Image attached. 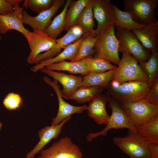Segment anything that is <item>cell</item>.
<instances>
[{
    "instance_id": "cell-15",
    "label": "cell",
    "mask_w": 158,
    "mask_h": 158,
    "mask_svg": "<svg viewBox=\"0 0 158 158\" xmlns=\"http://www.w3.org/2000/svg\"><path fill=\"white\" fill-rule=\"evenodd\" d=\"M41 71L53 78L62 85L61 95L68 99L73 92L80 87L83 80L81 76H75L47 69L45 67Z\"/></svg>"
},
{
    "instance_id": "cell-25",
    "label": "cell",
    "mask_w": 158,
    "mask_h": 158,
    "mask_svg": "<svg viewBox=\"0 0 158 158\" xmlns=\"http://www.w3.org/2000/svg\"><path fill=\"white\" fill-rule=\"evenodd\" d=\"M92 5L93 0H89L76 21L75 25L80 28L84 34L93 32L95 30Z\"/></svg>"
},
{
    "instance_id": "cell-4",
    "label": "cell",
    "mask_w": 158,
    "mask_h": 158,
    "mask_svg": "<svg viewBox=\"0 0 158 158\" xmlns=\"http://www.w3.org/2000/svg\"><path fill=\"white\" fill-rule=\"evenodd\" d=\"M108 106L111 110V114L105 128L102 131L96 133H90L86 137V140L91 141L100 135L106 136L108 131L112 129H118L127 128L135 132H138L133 126L128 115L119 102L111 97L108 94Z\"/></svg>"
},
{
    "instance_id": "cell-2",
    "label": "cell",
    "mask_w": 158,
    "mask_h": 158,
    "mask_svg": "<svg viewBox=\"0 0 158 158\" xmlns=\"http://www.w3.org/2000/svg\"><path fill=\"white\" fill-rule=\"evenodd\" d=\"M118 102L137 131L158 115V106L149 103L145 98L132 102Z\"/></svg>"
},
{
    "instance_id": "cell-14",
    "label": "cell",
    "mask_w": 158,
    "mask_h": 158,
    "mask_svg": "<svg viewBox=\"0 0 158 158\" xmlns=\"http://www.w3.org/2000/svg\"><path fill=\"white\" fill-rule=\"evenodd\" d=\"M23 7L19 4L15 5L13 11L5 15L0 14V33H6L10 30H16L23 34L27 39H29L31 32L23 25Z\"/></svg>"
},
{
    "instance_id": "cell-13",
    "label": "cell",
    "mask_w": 158,
    "mask_h": 158,
    "mask_svg": "<svg viewBox=\"0 0 158 158\" xmlns=\"http://www.w3.org/2000/svg\"><path fill=\"white\" fill-rule=\"evenodd\" d=\"M27 41L31 51L27 61L31 64L35 63L37 56L41 53L52 49L56 43V40L51 38L45 32L37 30L31 32Z\"/></svg>"
},
{
    "instance_id": "cell-39",
    "label": "cell",
    "mask_w": 158,
    "mask_h": 158,
    "mask_svg": "<svg viewBox=\"0 0 158 158\" xmlns=\"http://www.w3.org/2000/svg\"><path fill=\"white\" fill-rule=\"evenodd\" d=\"M37 158H47L44 156L40 155V156L38 157Z\"/></svg>"
},
{
    "instance_id": "cell-40",
    "label": "cell",
    "mask_w": 158,
    "mask_h": 158,
    "mask_svg": "<svg viewBox=\"0 0 158 158\" xmlns=\"http://www.w3.org/2000/svg\"><path fill=\"white\" fill-rule=\"evenodd\" d=\"M1 40V35H0V42Z\"/></svg>"
},
{
    "instance_id": "cell-1",
    "label": "cell",
    "mask_w": 158,
    "mask_h": 158,
    "mask_svg": "<svg viewBox=\"0 0 158 158\" xmlns=\"http://www.w3.org/2000/svg\"><path fill=\"white\" fill-rule=\"evenodd\" d=\"M122 56L115 69L113 79L120 83L132 81L149 82L147 75L138 61L126 50L119 47Z\"/></svg>"
},
{
    "instance_id": "cell-21",
    "label": "cell",
    "mask_w": 158,
    "mask_h": 158,
    "mask_svg": "<svg viewBox=\"0 0 158 158\" xmlns=\"http://www.w3.org/2000/svg\"><path fill=\"white\" fill-rule=\"evenodd\" d=\"M45 67L47 69L53 71H67L72 73L85 75L89 73L86 66L85 58L76 62L63 61L48 65Z\"/></svg>"
},
{
    "instance_id": "cell-18",
    "label": "cell",
    "mask_w": 158,
    "mask_h": 158,
    "mask_svg": "<svg viewBox=\"0 0 158 158\" xmlns=\"http://www.w3.org/2000/svg\"><path fill=\"white\" fill-rule=\"evenodd\" d=\"M108 102L107 95L101 94L89 102L87 109L88 115L98 125H106L108 121L110 116L107 113L106 107Z\"/></svg>"
},
{
    "instance_id": "cell-29",
    "label": "cell",
    "mask_w": 158,
    "mask_h": 158,
    "mask_svg": "<svg viewBox=\"0 0 158 158\" xmlns=\"http://www.w3.org/2000/svg\"><path fill=\"white\" fill-rule=\"evenodd\" d=\"M89 73H103L116 69L110 61L103 59L89 56L85 58Z\"/></svg>"
},
{
    "instance_id": "cell-30",
    "label": "cell",
    "mask_w": 158,
    "mask_h": 158,
    "mask_svg": "<svg viewBox=\"0 0 158 158\" xmlns=\"http://www.w3.org/2000/svg\"><path fill=\"white\" fill-rule=\"evenodd\" d=\"M138 132L149 141L158 144V115L152 118Z\"/></svg>"
},
{
    "instance_id": "cell-36",
    "label": "cell",
    "mask_w": 158,
    "mask_h": 158,
    "mask_svg": "<svg viewBox=\"0 0 158 158\" xmlns=\"http://www.w3.org/2000/svg\"><path fill=\"white\" fill-rule=\"evenodd\" d=\"M148 149L150 152V158H158V144L149 141Z\"/></svg>"
},
{
    "instance_id": "cell-3",
    "label": "cell",
    "mask_w": 158,
    "mask_h": 158,
    "mask_svg": "<svg viewBox=\"0 0 158 158\" xmlns=\"http://www.w3.org/2000/svg\"><path fill=\"white\" fill-rule=\"evenodd\" d=\"M114 143L130 158H150L149 141L138 132L128 130L124 137H115Z\"/></svg>"
},
{
    "instance_id": "cell-33",
    "label": "cell",
    "mask_w": 158,
    "mask_h": 158,
    "mask_svg": "<svg viewBox=\"0 0 158 158\" xmlns=\"http://www.w3.org/2000/svg\"><path fill=\"white\" fill-rule=\"evenodd\" d=\"M22 99L20 95L17 93L10 92L5 97L3 101L5 107L8 110H16L19 108Z\"/></svg>"
},
{
    "instance_id": "cell-11",
    "label": "cell",
    "mask_w": 158,
    "mask_h": 158,
    "mask_svg": "<svg viewBox=\"0 0 158 158\" xmlns=\"http://www.w3.org/2000/svg\"><path fill=\"white\" fill-rule=\"evenodd\" d=\"M65 2L64 0H54L53 4L51 7L40 13L35 16H31L23 10V24L30 26L33 31L45 32L51 23V18L53 16Z\"/></svg>"
},
{
    "instance_id": "cell-23",
    "label": "cell",
    "mask_w": 158,
    "mask_h": 158,
    "mask_svg": "<svg viewBox=\"0 0 158 158\" xmlns=\"http://www.w3.org/2000/svg\"><path fill=\"white\" fill-rule=\"evenodd\" d=\"M104 88L99 86L79 87L73 92L68 99L74 100L80 104L90 102L100 95Z\"/></svg>"
},
{
    "instance_id": "cell-26",
    "label": "cell",
    "mask_w": 158,
    "mask_h": 158,
    "mask_svg": "<svg viewBox=\"0 0 158 158\" xmlns=\"http://www.w3.org/2000/svg\"><path fill=\"white\" fill-rule=\"evenodd\" d=\"M89 0L72 1L66 12L64 30L68 31L75 25L77 20Z\"/></svg>"
},
{
    "instance_id": "cell-20",
    "label": "cell",
    "mask_w": 158,
    "mask_h": 158,
    "mask_svg": "<svg viewBox=\"0 0 158 158\" xmlns=\"http://www.w3.org/2000/svg\"><path fill=\"white\" fill-rule=\"evenodd\" d=\"M80 38L70 29L63 36L56 40V44L53 48L39 54L35 63L37 64L42 61L54 57L61 52L62 49H63L68 44Z\"/></svg>"
},
{
    "instance_id": "cell-19",
    "label": "cell",
    "mask_w": 158,
    "mask_h": 158,
    "mask_svg": "<svg viewBox=\"0 0 158 158\" xmlns=\"http://www.w3.org/2000/svg\"><path fill=\"white\" fill-rule=\"evenodd\" d=\"M83 35L78 40L68 44L63 49V51L54 57L40 61L32 67L31 70L35 72L50 64L67 59L70 61H72L78 52L80 44L83 37Z\"/></svg>"
},
{
    "instance_id": "cell-35",
    "label": "cell",
    "mask_w": 158,
    "mask_h": 158,
    "mask_svg": "<svg viewBox=\"0 0 158 158\" xmlns=\"http://www.w3.org/2000/svg\"><path fill=\"white\" fill-rule=\"evenodd\" d=\"M13 6L9 0H0V14L5 15L11 12Z\"/></svg>"
},
{
    "instance_id": "cell-9",
    "label": "cell",
    "mask_w": 158,
    "mask_h": 158,
    "mask_svg": "<svg viewBox=\"0 0 158 158\" xmlns=\"http://www.w3.org/2000/svg\"><path fill=\"white\" fill-rule=\"evenodd\" d=\"M92 11L97 23L93 32L97 36H100L114 24V12L110 0H93Z\"/></svg>"
},
{
    "instance_id": "cell-16",
    "label": "cell",
    "mask_w": 158,
    "mask_h": 158,
    "mask_svg": "<svg viewBox=\"0 0 158 158\" xmlns=\"http://www.w3.org/2000/svg\"><path fill=\"white\" fill-rule=\"evenodd\" d=\"M71 118V116L62 121L56 125L46 126L38 132L40 140L34 148L28 152L25 158H34L35 155L42 150L44 147L53 139H56L60 134L64 125Z\"/></svg>"
},
{
    "instance_id": "cell-24",
    "label": "cell",
    "mask_w": 158,
    "mask_h": 158,
    "mask_svg": "<svg viewBox=\"0 0 158 158\" xmlns=\"http://www.w3.org/2000/svg\"><path fill=\"white\" fill-rule=\"evenodd\" d=\"M93 32L84 35L78 52L71 62L78 61L87 57L92 56L95 43L100 37L96 35Z\"/></svg>"
},
{
    "instance_id": "cell-5",
    "label": "cell",
    "mask_w": 158,
    "mask_h": 158,
    "mask_svg": "<svg viewBox=\"0 0 158 158\" xmlns=\"http://www.w3.org/2000/svg\"><path fill=\"white\" fill-rule=\"evenodd\" d=\"M151 85L148 82L132 81L120 83L116 88H107L109 95L118 102H132L145 98Z\"/></svg>"
},
{
    "instance_id": "cell-38",
    "label": "cell",
    "mask_w": 158,
    "mask_h": 158,
    "mask_svg": "<svg viewBox=\"0 0 158 158\" xmlns=\"http://www.w3.org/2000/svg\"><path fill=\"white\" fill-rule=\"evenodd\" d=\"M2 123L0 121V131L1 129V128H2Z\"/></svg>"
},
{
    "instance_id": "cell-7",
    "label": "cell",
    "mask_w": 158,
    "mask_h": 158,
    "mask_svg": "<svg viewBox=\"0 0 158 158\" xmlns=\"http://www.w3.org/2000/svg\"><path fill=\"white\" fill-rule=\"evenodd\" d=\"M114 24L97 40L95 46L93 57L103 59L118 65L120 59L118 55L120 43L114 31Z\"/></svg>"
},
{
    "instance_id": "cell-31",
    "label": "cell",
    "mask_w": 158,
    "mask_h": 158,
    "mask_svg": "<svg viewBox=\"0 0 158 158\" xmlns=\"http://www.w3.org/2000/svg\"><path fill=\"white\" fill-rule=\"evenodd\" d=\"M147 75L149 82L152 85L158 73V53H151L149 59L146 61L139 63Z\"/></svg>"
},
{
    "instance_id": "cell-8",
    "label": "cell",
    "mask_w": 158,
    "mask_h": 158,
    "mask_svg": "<svg viewBox=\"0 0 158 158\" xmlns=\"http://www.w3.org/2000/svg\"><path fill=\"white\" fill-rule=\"evenodd\" d=\"M115 34L120 47L127 51L139 63L149 59L151 53L142 46L131 30L117 27Z\"/></svg>"
},
{
    "instance_id": "cell-12",
    "label": "cell",
    "mask_w": 158,
    "mask_h": 158,
    "mask_svg": "<svg viewBox=\"0 0 158 158\" xmlns=\"http://www.w3.org/2000/svg\"><path fill=\"white\" fill-rule=\"evenodd\" d=\"M43 80L54 89L58 99L59 108L58 113L56 116L52 118L51 125H57L64 119L71 117V115L75 113L80 114L87 110L88 106L86 105L75 106L65 102L61 96V90L57 81L55 80L52 81L46 76L44 77Z\"/></svg>"
},
{
    "instance_id": "cell-22",
    "label": "cell",
    "mask_w": 158,
    "mask_h": 158,
    "mask_svg": "<svg viewBox=\"0 0 158 158\" xmlns=\"http://www.w3.org/2000/svg\"><path fill=\"white\" fill-rule=\"evenodd\" d=\"M115 69L103 73H89L85 75L83 77L80 87L99 86L107 87L113 79Z\"/></svg>"
},
{
    "instance_id": "cell-37",
    "label": "cell",
    "mask_w": 158,
    "mask_h": 158,
    "mask_svg": "<svg viewBox=\"0 0 158 158\" xmlns=\"http://www.w3.org/2000/svg\"><path fill=\"white\" fill-rule=\"evenodd\" d=\"M72 32L77 36L80 38L82 37L84 34L83 30L79 27L75 25L70 29Z\"/></svg>"
},
{
    "instance_id": "cell-32",
    "label": "cell",
    "mask_w": 158,
    "mask_h": 158,
    "mask_svg": "<svg viewBox=\"0 0 158 158\" xmlns=\"http://www.w3.org/2000/svg\"><path fill=\"white\" fill-rule=\"evenodd\" d=\"M54 0H25L23 6L39 14L51 7Z\"/></svg>"
},
{
    "instance_id": "cell-10",
    "label": "cell",
    "mask_w": 158,
    "mask_h": 158,
    "mask_svg": "<svg viewBox=\"0 0 158 158\" xmlns=\"http://www.w3.org/2000/svg\"><path fill=\"white\" fill-rule=\"evenodd\" d=\"M40 152V155L47 158H83L78 146L68 136L62 138Z\"/></svg>"
},
{
    "instance_id": "cell-17",
    "label": "cell",
    "mask_w": 158,
    "mask_h": 158,
    "mask_svg": "<svg viewBox=\"0 0 158 158\" xmlns=\"http://www.w3.org/2000/svg\"><path fill=\"white\" fill-rule=\"evenodd\" d=\"M131 31L146 49L151 53L158 51V21Z\"/></svg>"
},
{
    "instance_id": "cell-28",
    "label": "cell",
    "mask_w": 158,
    "mask_h": 158,
    "mask_svg": "<svg viewBox=\"0 0 158 158\" xmlns=\"http://www.w3.org/2000/svg\"><path fill=\"white\" fill-rule=\"evenodd\" d=\"M72 1L67 0L62 11L54 18L46 30L45 32L52 38L56 40L64 30L66 13Z\"/></svg>"
},
{
    "instance_id": "cell-6",
    "label": "cell",
    "mask_w": 158,
    "mask_h": 158,
    "mask_svg": "<svg viewBox=\"0 0 158 158\" xmlns=\"http://www.w3.org/2000/svg\"><path fill=\"white\" fill-rule=\"evenodd\" d=\"M123 4L125 11L137 23L147 25L158 21L155 10L158 0H124Z\"/></svg>"
},
{
    "instance_id": "cell-27",
    "label": "cell",
    "mask_w": 158,
    "mask_h": 158,
    "mask_svg": "<svg viewBox=\"0 0 158 158\" xmlns=\"http://www.w3.org/2000/svg\"><path fill=\"white\" fill-rule=\"evenodd\" d=\"M111 6L115 14L114 26L131 31L134 29H141L145 26L135 22L129 14L121 10L114 4H111Z\"/></svg>"
},
{
    "instance_id": "cell-34",
    "label": "cell",
    "mask_w": 158,
    "mask_h": 158,
    "mask_svg": "<svg viewBox=\"0 0 158 158\" xmlns=\"http://www.w3.org/2000/svg\"><path fill=\"white\" fill-rule=\"evenodd\" d=\"M145 98L149 103L158 106V76L152 82L150 89Z\"/></svg>"
}]
</instances>
